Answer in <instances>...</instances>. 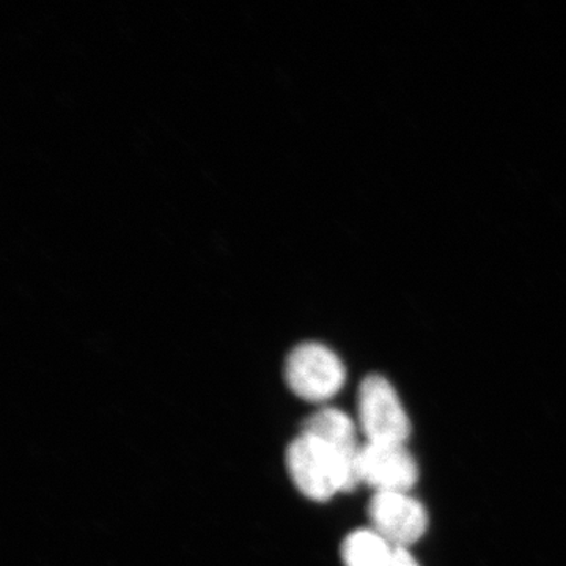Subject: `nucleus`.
I'll use <instances>...</instances> for the list:
<instances>
[{
  "label": "nucleus",
  "mask_w": 566,
  "mask_h": 566,
  "mask_svg": "<svg viewBox=\"0 0 566 566\" xmlns=\"http://www.w3.org/2000/svg\"><path fill=\"white\" fill-rule=\"evenodd\" d=\"M285 465L294 488L312 502H327L357 488L337 453L303 430L290 442Z\"/></svg>",
  "instance_id": "1"
},
{
  "label": "nucleus",
  "mask_w": 566,
  "mask_h": 566,
  "mask_svg": "<svg viewBox=\"0 0 566 566\" xmlns=\"http://www.w3.org/2000/svg\"><path fill=\"white\" fill-rule=\"evenodd\" d=\"M283 378L301 400L326 403L344 389L346 368L340 357L326 345L304 342L286 356Z\"/></svg>",
  "instance_id": "2"
},
{
  "label": "nucleus",
  "mask_w": 566,
  "mask_h": 566,
  "mask_svg": "<svg viewBox=\"0 0 566 566\" xmlns=\"http://www.w3.org/2000/svg\"><path fill=\"white\" fill-rule=\"evenodd\" d=\"M357 412L367 442L406 444L411 436V420L403 403L382 375H368L360 382Z\"/></svg>",
  "instance_id": "3"
},
{
  "label": "nucleus",
  "mask_w": 566,
  "mask_h": 566,
  "mask_svg": "<svg viewBox=\"0 0 566 566\" xmlns=\"http://www.w3.org/2000/svg\"><path fill=\"white\" fill-rule=\"evenodd\" d=\"M371 528L395 547L409 549L428 528V513L419 499L411 493L381 491L368 504Z\"/></svg>",
  "instance_id": "4"
},
{
  "label": "nucleus",
  "mask_w": 566,
  "mask_h": 566,
  "mask_svg": "<svg viewBox=\"0 0 566 566\" xmlns=\"http://www.w3.org/2000/svg\"><path fill=\"white\" fill-rule=\"evenodd\" d=\"M360 483L375 493H411L419 482V465L406 444L365 442L359 460Z\"/></svg>",
  "instance_id": "5"
},
{
  "label": "nucleus",
  "mask_w": 566,
  "mask_h": 566,
  "mask_svg": "<svg viewBox=\"0 0 566 566\" xmlns=\"http://www.w3.org/2000/svg\"><path fill=\"white\" fill-rule=\"evenodd\" d=\"M303 431L326 442L340 458L357 486L360 485L359 460L363 446L357 442V428L352 417L337 408H323L305 420Z\"/></svg>",
  "instance_id": "6"
},
{
  "label": "nucleus",
  "mask_w": 566,
  "mask_h": 566,
  "mask_svg": "<svg viewBox=\"0 0 566 566\" xmlns=\"http://www.w3.org/2000/svg\"><path fill=\"white\" fill-rule=\"evenodd\" d=\"M395 547L374 528H357L340 547L345 566H390Z\"/></svg>",
  "instance_id": "7"
},
{
  "label": "nucleus",
  "mask_w": 566,
  "mask_h": 566,
  "mask_svg": "<svg viewBox=\"0 0 566 566\" xmlns=\"http://www.w3.org/2000/svg\"><path fill=\"white\" fill-rule=\"evenodd\" d=\"M390 566H420L419 562L416 560L415 556L409 553V549H395L392 562Z\"/></svg>",
  "instance_id": "8"
}]
</instances>
